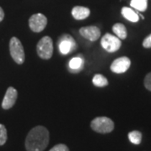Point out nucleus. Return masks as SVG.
Masks as SVG:
<instances>
[{
	"instance_id": "1",
	"label": "nucleus",
	"mask_w": 151,
	"mask_h": 151,
	"mask_svg": "<svg viewBox=\"0 0 151 151\" xmlns=\"http://www.w3.org/2000/svg\"><path fill=\"white\" fill-rule=\"evenodd\" d=\"M50 142L48 129L41 125L33 128L28 133L25 139V148L27 151H44Z\"/></svg>"
},
{
	"instance_id": "2",
	"label": "nucleus",
	"mask_w": 151,
	"mask_h": 151,
	"mask_svg": "<svg viewBox=\"0 0 151 151\" xmlns=\"http://www.w3.org/2000/svg\"><path fill=\"white\" fill-rule=\"evenodd\" d=\"M91 128L99 134H108L114 129V123L108 117H97L91 122Z\"/></svg>"
},
{
	"instance_id": "3",
	"label": "nucleus",
	"mask_w": 151,
	"mask_h": 151,
	"mask_svg": "<svg viewBox=\"0 0 151 151\" xmlns=\"http://www.w3.org/2000/svg\"><path fill=\"white\" fill-rule=\"evenodd\" d=\"M36 50L40 58L49 60L53 55V41L50 36H45L37 44Z\"/></svg>"
},
{
	"instance_id": "4",
	"label": "nucleus",
	"mask_w": 151,
	"mask_h": 151,
	"mask_svg": "<svg viewBox=\"0 0 151 151\" xmlns=\"http://www.w3.org/2000/svg\"><path fill=\"white\" fill-rule=\"evenodd\" d=\"M9 51L13 60L16 62L17 64L21 65L24 63L25 55L24 50L20 40L16 37H13L9 42Z\"/></svg>"
},
{
	"instance_id": "5",
	"label": "nucleus",
	"mask_w": 151,
	"mask_h": 151,
	"mask_svg": "<svg viewBox=\"0 0 151 151\" xmlns=\"http://www.w3.org/2000/svg\"><path fill=\"white\" fill-rule=\"evenodd\" d=\"M101 45L105 50H107L110 53H113L119 50L121 47L122 42L118 36H115L109 33H107L102 38Z\"/></svg>"
},
{
	"instance_id": "6",
	"label": "nucleus",
	"mask_w": 151,
	"mask_h": 151,
	"mask_svg": "<svg viewBox=\"0 0 151 151\" xmlns=\"http://www.w3.org/2000/svg\"><path fill=\"white\" fill-rule=\"evenodd\" d=\"M60 52L62 55H67L76 49L75 40L69 35H62L58 40Z\"/></svg>"
},
{
	"instance_id": "7",
	"label": "nucleus",
	"mask_w": 151,
	"mask_h": 151,
	"mask_svg": "<svg viewBox=\"0 0 151 151\" xmlns=\"http://www.w3.org/2000/svg\"><path fill=\"white\" fill-rule=\"evenodd\" d=\"M47 25V18L42 14H35L29 19V26L33 32L39 33L44 30Z\"/></svg>"
},
{
	"instance_id": "8",
	"label": "nucleus",
	"mask_w": 151,
	"mask_h": 151,
	"mask_svg": "<svg viewBox=\"0 0 151 151\" xmlns=\"http://www.w3.org/2000/svg\"><path fill=\"white\" fill-rule=\"evenodd\" d=\"M130 65H131V61L129 58L126 56H123V57H119L115 60L110 66V69L114 73L121 74V73L126 72L129 68Z\"/></svg>"
},
{
	"instance_id": "9",
	"label": "nucleus",
	"mask_w": 151,
	"mask_h": 151,
	"mask_svg": "<svg viewBox=\"0 0 151 151\" xmlns=\"http://www.w3.org/2000/svg\"><path fill=\"white\" fill-rule=\"evenodd\" d=\"M17 97H18V92L15 88L13 86H9L7 89L5 96L4 97L3 103H2V108L4 109H9L16 103Z\"/></svg>"
},
{
	"instance_id": "10",
	"label": "nucleus",
	"mask_w": 151,
	"mask_h": 151,
	"mask_svg": "<svg viewBox=\"0 0 151 151\" xmlns=\"http://www.w3.org/2000/svg\"><path fill=\"white\" fill-rule=\"evenodd\" d=\"M79 33L81 34V36L86 38V40L90 41H96L97 40L100 35H101V31L100 29L96 26H86L80 29Z\"/></svg>"
},
{
	"instance_id": "11",
	"label": "nucleus",
	"mask_w": 151,
	"mask_h": 151,
	"mask_svg": "<svg viewBox=\"0 0 151 151\" xmlns=\"http://www.w3.org/2000/svg\"><path fill=\"white\" fill-rule=\"evenodd\" d=\"M71 14L76 20H82L90 15V9L82 6H76L71 10Z\"/></svg>"
},
{
	"instance_id": "12",
	"label": "nucleus",
	"mask_w": 151,
	"mask_h": 151,
	"mask_svg": "<svg viewBox=\"0 0 151 151\" xmlns=\"http://www.w3.org/2000/svg\"><path fill=\"white\" fill-rule=\"evenodd\" d=\"M84 66V58L82 55H78V56L74 57L69 62V70L73 73L79 72L82 70Z\"/></svg>"
},
{
	"instance_id": "13",
	"label": "nucleus",
	"mask_w": 151,
	"mask_h": 151,
	"mask_svg": "<svg viewBox=\"0 0 151 151\" xmlns=\"http://www.w3.org/2000/svg\"><path fill=\"white\" fill-rule=\"evenodd\" d=\"M122 15L126 19H128L129 21L133 22V23H136V22L139 21V14L135 12L134 9H130V8H128V7H124L122 9Z\"/></svg>"
},
{
	"instance_id": "14",
	"label": "nucleus",
	"mask_w": 151,
	"mask_h": 151,
	"mask_svg": "<svg viewBox=\"0 0 151 151\" xmlns=\"http://www.w3.org/2000/svg\"><path fill=\"white\" fill-rule=\"evenodd\" d=\"M113 31L120 39L125 40L127 38V29L124 24L121 23H117L113 26Z\"/></svg>"
},
{
	"instance_id": "15",
	"label": "nucleus",
	"mask_w": 151,
	"mask_h": 151,
	"mask_svg": "<svg viewBox=\"0 0 151 151\" xmlns=\"http://www.w3.org/2000/svg\"><path fill=\"white\" fill-rule=\"evenodd\" d=\"M130 5L140 12H145L148 7V0H131Z\"/></svg>"
},
{
	"instance_id": "16",
	"label": "nucleus",
	"mask_w": 151,
	"mask_h": 151,
	"mask_svg": "<svg viewBox=\"0 0 151 151\" xmlns=\"http://www.w3.org/2000/svg\"><path fill=\"white\" fill-rule=\"evenodd\" d=\"M92 83L94 84V86H98V87H103L108 85V79L101 74H96L93 76L92 79Z\"/></svg>"
},
{
	"instance_id": "17",
	"label": "nucleus",
	"mask_w": 151,
	"mask_h": 151,
	"mask_svg": "<svg viewBox=\"0 0 151 151\" xmlns=\"http://www.w3.org/2000/svg\"><path fill=\"white\" fill-rule=\"evenodd\" d=\"M129 139L134 145H139L142 141V134L137 130L131 131L129 133Z\"/></svg>"
},
{
	"instance_id": "18",
	"label": "nucleus",
	"mask_w": 151,
	"mask_h": 151,
	"mask_svg": "<svg viewBox=\"0 0 151 151\" xmlns=\"http://www.w3.org/2000/svg\"><path fill=\"white\" fill-rule=\"evenodd\" d=\"M8 134H7V129L4 124H0V146L4 145L7 141Z\"/></svg>"
},
{
	"instance_id": "19",
	"label": "nucleus",
	"mask_w": 151,
	"mask_h": 151,
	"mask_svg": "<svg viewBox=\"0 0 151 151\" xmlns=\"http://www.w3.org/2000/svg\"><path fill=\"white\" fill-rule=\"evenodd\" d=\"M49 151H70L69 148L64 144H58L51 148Z\"/></svg>"
},
{
	"instance_id": "20",
	"label": "nucleus",
	"mask_w": 151,
	"mask_h": 151,
	"mask_svg": "<svg viewBox=\"0 0 151 151\" xmlns=\"http://www.w3.org/2000/svg\"><path fill=\"white\" fill-rule=\"evenodd\" d=\"M144 84H145L146 89H148L149 91L151 92V72L146 75L145 81H144Z\"/></svg>"
},
{
	"instance_id": "21",
	"label": "nucleus",
	"mask_w": 151,
	"mask_h": 151,
	"mask_svg": "<svg viewBox=\"0 0 151 151\" xmlns=\"http://www.w3.org/2000/svg\"><path fill=\"white\" fill-rule=\"evenodd\" d=\"M143 46L145 48H151V35L146 37L143 41Z\"/></svg>"
},
{
	"instance_id": "22",
	"label": "nucleus",
	"mask_w": 151,
	"mask_h": 151,
	"mask_svg": "<svg viewBox=\"0 0 151 151\" xmlns=\"http://www.w3.org/2000/svg\"><path fill=\"white\" fill-rule=\"evenodd\" d=\"M4 18V12L3 10V9L0 7V22L2 21Z\"/></svg>"
}]
</instances>
